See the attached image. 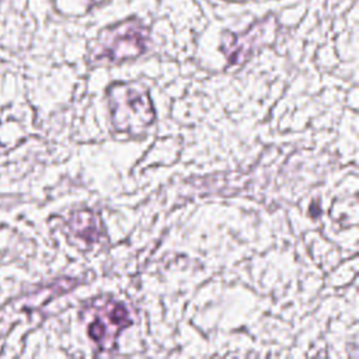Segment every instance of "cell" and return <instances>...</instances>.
I'll return each instance as SVG.
<instances>
[{
	"label": "cell",
	"instance_id": "cell-1",
	"mask_svg": "<svg viewBox=\"0 0 359 359\" xmlns=\"http://www.w3.org/2000/svg\"><path fill=\"white\" fill-rule=\"evenodd\" d=\"M111 122L116 132L140 135L156 118L149 91L140 83H115L108 91Z\"/></svg>",
	"mask_w": 359,
	"mask_h": 359
},
{
	"label": "cell",
	"instance_id": "cell-2",
	"mask_svg": "<svg viewBox=\"0 0 359 359\" xmlns=\"http://www.w3.org/2000/svg\"><path fill=\"white\" fill-rule=\"evenodd\" d=\"M147 42V28L139 20L129 18L100 32L91 60L95 65H111L136 59L146 52Z\"/></svg>",
	"mask_w": 359,
	"mask_h": 359
},
{
	"label": "cell",
	"instance_id": "cell-3",
	"mask_svg": "<svg viewBox=\"0 0 359 359\" xmlns=\"http://www.w3.org/2000/svg\"><path fill=\"white\" fill-rule=\"evenodd\" d=\"M93 318L88 323V337L102 351L115 348L119 332L132 324L128 309L114 299H98L91 307Z\"/></svg>",
	"mask_w": 359,
	"mask_h": 359
},
{
	"label": "cell",
	"instance_id": "cell-4",
	"mask_svg": "<svg viewBox=\"0 0 359 359\" xmlns=\"http://www.w3.org/2000/svg\"><path fill=\"white\" fill-rule=\"evenodd\" d=\"M278 31V21L273 15L254 22L241 34L224 32L222 39V52L226 55L229 65H243L257 49L269 43Z\"/></svg>",
	"mask_w": 359,
	"mask_h": 359
},
{
	"label": "cell",
	"instance_id": "cell-5",
	"mask_svg": "<svg viewBox=\"0 0 359 359\" xmlns=\"http://www.w3.org/2000/svg\"><path fill=\"white\" fill-rule=\"evenodd\" d=\"M69 227L72 234L87 245H91L101 238V222L98 216L90 210L76 212L69 222Z\"/></svg>",
	"mask_w": 359,
	"mask_h": 359
},
{
	"label": "cell",
	"instance_id": "cell-6",
	"mask_svg": "<svg viewBox=\"0 0 359 359\" xmlns=\"http://www.w3.org/2000/svg\"><path fill=\"white\" fill-rule=\"evenodd\" d=\"M102 1H104V0H88V6L93 7V6H97V4L102 3Z\"/></svg>",
	"mask_w": 359,
	"mask_h": 359
}]
</instances>
